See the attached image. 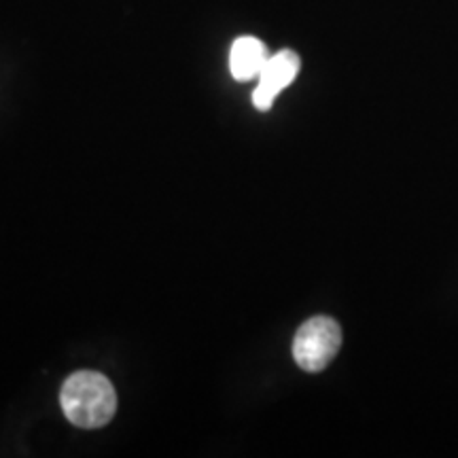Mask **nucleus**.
Instances as JSON below:
<instances>
[{
	"label": "nucleus",
	"mask_w": 458,
	"mask_h": 458,
	"mask_svg": "<svg viewBox=\"0 0 458 458\" xmlns=\"http://www.w3.org/2000/svg\"><path fill=\"white\" fill-rule=\"evenodd\" d=\"M60 405L74 427L100 428L113 420L117 394L106 376L98 371H77L62 386Z\"/></svg>",
	"instance_id": "f257e3e1"
},
{
	"label": "nucleus",
	"mask_w": 458,
	"mask_h": 458,
	"mask_svg": "<svg viewBox=\"0 0 458 458\" xmlns=\"http://www.w3.org/2000/svg\"><path fill=\"white\" fill-rule=\"evenodd\" d=\"M342 346V329L334 318L314 317L297 329L293 340V359L303 371H323Z\"/></svg>",
	"instance_id": "f03ea898"
},
{
	"label": "nucleus",
	"mask_w": 458,
	"mask_h": 458,
	"mask_svg": "<svg viewBox=\"0 0 458 458\" xmlns=\"http://www.w3.org/2000/svg\"><path fill=\"white\" fill-rule=\"evenodd\" d=\"M300 68L301 60L295 51L283 49L276 55H270L259 74V85L253 91V105L259 111H270L280 91L295 81Z\"/></svg>",
	"instance_id": "7ed1b4c3"
},
{
	"label": "nucleus",
	"mask_w": 458,
	"mask_h": 458,
	"mask_svg": "<svg viewBox=\"0 0 458 458\" xmlns=\"http://www.w3.org/2000/svg\"><path fill=\"white\" fill-rule=\"evenodd\" d=\"M270 60L266 45L255 37H240L233 41L232 51H229V71L236 81H250L259 79V74Z\"/></svg>",
	"instance_id": "20e7f679"
}]
</instances>
